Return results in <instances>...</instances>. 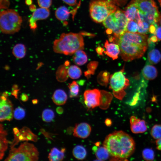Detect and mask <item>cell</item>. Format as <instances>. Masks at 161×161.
<instances>
[{
  "instance_id": "obj_1",
  "label": "cell",
  "mask_w": 161,
  "mask_h": 161,
  "mask_svg": "<svg viewBox=\"0 0 161 161\" xmlns=\"http://www.w3.org/2000/svg\"><path fill=\"white\" fill-rule=\"evenodd\" d=\"M148 39L145 34L127 31L118 38L111 37V41L119 45L120 55L126 61L140 58L144 55L148 47Z\"/></svg>"
},
{
  "instance_id": "obj_2",
  "label": "cell",
  "mask_w": 161,
  "mask_h": 161,
  "mask_svg": "<svg viewBox=\"0 0 161 161\" xmlns=\"http://www.w3.org/2000/svg\"><path fill=\"white\" fill-rule=\"evenodd\" d=\"M103 144L109 154L121 160L126 159L132 155L135 147L132 137L122 131H115L107 135Z\"/></svg>"
},
{
  "instance_id": "obj_3",
  "label": "cell",
  "mask_w": 161,
  "mask_h": 161,
  "mask_svg": "<svg viewBox=\"0 0 161 161\" xmlns=\"http://www.w3.org/2000/svg\"><path fill=\"white\" fill-rule=\"evenodd\" d=\"M131 2L136 7L135 19L138 23L145 22L157 27L161 16L153 0H132Z\"/></svg>"
},
{
  "instance_id": "obj_4",
  "label": "cell",
  "mask_w": 161,
  "mask_h": 161,
  "mask_svg": "<svg viewBox=\"0 0 161 161\" xmlns=\"http://www.w3.org/2000/svg\"><path fill=\"white\" fill-rule=\"evenodd\" d=\"M83 37L81 34L70 32L63 33L53 42L54 51L58 53L71 55L76 51L84 49Z\"/></svg>"
},
{
  "instance_id": "obj_5",
  "label": "cell",
  "mask_w": 161,
  "mask_h": 161,
  "mask_svg": "<svg viewBox=\"0 0 161 161\" xmlns=\"http://www.w3.org/2000/svg\"><path fill=\"white\" fill-rule=\"evenodd\" d=\"M128 21L124 11L117 10L108 16L103 24L107 34H113V37L117 38L126 31Z\"/></svg>"
},
{
  "instance_id": "obj_6",
  "label": "cell",
  "mask_w": 161,
  "mask_h": 161,
  "mask_svg": "<svg viewBox=\"0 0 161 161\" xmlns=\"http://www.w3.org/2000/svg\"><path fill=\"white\" fill-rule=\"evenodd\" d=\"M39 153L36 147L32 143L25 142L17 148H11L5 161H36Z\"/></svg>"
},
{
  "instance_id": "obj_7",
  "label": "cell",
  "mask_w": 161,
  "mask_h": 161,
  "mask_svg": "<svg viewBox=\"0 0 161 161\" xmlns=\"http://www.w3.org/2000/svg\"><path fill=\"white\" fill-rule=\"evenodd\" d=\"M117 10V6L110 0H93L89 4L90 16L94 21L98 23L103 22Z\"/></svg>"
},
{
  "instance_id": "obj_8",
  "label": "cell",
  "mask_w": 161,
  "mask_h": 161,
  "mask_svg": "<svg viewBox=\"0 0 161 161\" xmlns=\"http://www.w3.org/2000/svg\"><path fill=\"white\" fill-rule=\"evenodd\" d=\"M22 22L21 16L13 10L7 9L0 12V30L4 33L11 34L18 32Z\"/></svg>"
},
{
  "instance_id": "obj_9",
  "label": "cell",
  "mask_w": 161,
  "mask_h": 161,
  "mask_svg": "<svg viewBox=\"0 0 161 161\" xmlns=\"http://www.w3.org/2000/svg\"><path fill=\"white\" fill-rule=\"evenodd\" d=\"M123 69L116 72L110 77L109 88L112 90L114 96L120 100L126 95L124 90L129 85V80L123 74Z\"/></svg>"
},
{
  "instance_id": "obj_10",
  "label": "cell",
  "mask_w": 161,
  "mask_h": 161,
  "mask_svg": "<svg viewBox=\"0 0 161 161\" xmlns=\"http://www.w3.org/2000/svg\"><path fill=\"white\" fill-rule=\"evenodd\" d=\"M7 94L4 92L0 97V120L10 121L13 117V109L11 101L7 98Z\"/></svg>"
},
{
  "instance_id": "obj_11",
  "label": "cell",
  "mask_w": 161,
  "mask_h": 161,
  "mask_svg": "<svg viewBox=\"0 0 161 161\" xmlns=\"http://www.w3.org/2000/svg\"><path fill=\"white\" fill-rule=\"evenodd\" d=\"M100 97V91L97 89L87 90L84 93V102L89 109L99 106Z\"/></svg>"
},
{
  "instance_id": "obj_12",
  "label": "cell",
  "mask_w": 161,
  "mask_h": 161,
  "mask_svg": "<svg viewBox=\"0 0 161 161\" xmlns=\"http://www.w3.org/2000/svg\"><path fill=\"white\" fill-rule=\"evenodd\" d=\"M14 135V140L11 145V148L14 147L17 143L21 141L31 140L35 142L37 140V136L29 128L26 127L22 128L18 133Z\"/></svg>"
},
{
  "instance_id": "obj_13",
  "label": "cell",
  "mask_w": 161,
  "mask_h": 161,
  "mask_svg": "<svg viewBox=\"0 0 161 161\" xmlns=\"http://www.w3.org/2000/svg\"><path fill=\"white\" fill-rule=\"evenodd\" d=\"M49 14V10L48 9L41 7L36 9L34 11L29 20V26L31 29L35 30L37 27L36 21L47 18Z\"/></svg>"
},
{
  "instance_id": "obj_14",
  "label": "cell",
  "mask_w": 161,
  "mask_h": 161,
  "mask_svg": "<svg viewBox=\"0 0 161 161\" xmlns=\"http://www.w3.org/2000/svg\"><path fill=\"white\" fill-rule=\"evenodd\" d=\"M130 123L131 131L134 134L143 133L147 130L145 121L134 116L131 117Z\"/></svg>"
},
{
  "instance_id": "obj_15",
  "label": "cell",
  "mask_w": 161,
  "mask_h": 161,
  "mask_svg": "<svg viewBox=\"0 0 161 161\" xmlns=\"http://www.w3.org/2000/svg\"><path fill=\"white\" fill-rule=\"evenodd\" d=\"M91 131V128L89 124L86 123H80L75 126L73 134L75 137L86 138L89 135Z\"/></svg>"
},
{
  "instance_id": "obj_16",
  "label": "cell",
  "mask_w": 161,
  "mask_h": 161,
  "mask_svg": "<svg viewBox=\"0 0 161 161\" xmlns=\"http://www.w3.org/2000/svg\"><path fill=\"white\" fill-rule=\"evenodd\" d=\"M104 47L106 51L104 52L108 56L114 60L117 58L118 55L120 52V49L118 45L114 43H109L106 40Z\"/></svg>"
},
{
  "instance_id": "obj_17",
  "label": "cell",
  "mask_w": 161,
  "mask_h": 161,
  "mask_svg": "<svg viewBox=\"0 0 161 161\" xmlns=\"http://www.w3.org/2000/svg\"><path fill=\"white\" fill-rule=\"evenodd\" d=\"M7 132L4 130L3 125L1 123L0 128V159L1 160L4 156V153L8 147V142L7 139Z\"/></svg>"
},
{
  "instance_id": "obj_18",
  "label": "cell",
  "mask_w": 161,
  "mask_h": 161,
  "mask_svg": "<svg viewBox=\"0 0 161 161\" xmlns=\"http://www.w3.org/2000/svg\"><path fill=\"white\" fill-rule=\"evenodd\" d=\"M53 102L58 106L64 105L67 100V95L66 92L61 89H57L55 91L52 96Z\"/></svg>"
},
{
  "instance_id": "obj_19",
  "label": "cell",
  "mask_w": 161,
  "mask_h": 161,
  "mask_svg": "<svg viewBox=\"0 0 161 161\" xmlns=\"http://www.w3.org/2000/svg\"><path fill=\"white\" fill-rule=\"evenodd\" d=\"M142 73L145 79L147 80H151L154 79L157 77V71L154 66L148 64L144 67Z\"/></svg>"
},
{
  "instance_id": "obj_20",
  "label": "cell",
  "mask_w": 161,
  "mask_h": 161,
  "mask_svg": "<svg viewBox=\"0 0 161 161\" xmlns=\"http://www.w3.org/2000/svg\"><path fill=\"white\" fill-rule=\"evenodd\" d=\"M65 149L62 148L59 150L56 147L52 148L49 153L48 158L51 161H59L63 160L64 157Z\"/></svg>"
},
{
  "instance_id": "obj_21",
  "label": "cell",
  "mask_w": 161,
  "mask_h": 161,
  "mask_svg": "<svg viewBox=\"0 0 161 161\" xmlns=\"http://www.w3.org/2000/svg\"><path fill=\"white\" fill-rule=\"evenodd\" d=\"M101 97L99 106L100 108L105 109L108 108L111 101L112 96L108 92L101 91Z\"/></svg>"
},
{
  "instance_id": "obj_22",
  "label": "cell",
  "mask_w": 161,
  "mask_h": 161,
  "mask_svg": "<svg viewBox=\"0 0 161 161\" xmlns=\"http://www.w3.org/2000/svg\"><path fill=\"white\" fill-rule=\"evenodd\" d=\"M73 60L74 62L76 64L82 65L87 62V56L84 51L82 50H79L74 53Z\"/></svg>"
},
{
  "instance_id": "obj_23",
  "label": "cell",
  "mask_w": 161,
  "mask_h": 161,
  "mask_svg": "<svg viewBox=\"0 0 161 161\" xmlns=\"http://www.w3.org/2000/svg\"><path fill=\"white\" fill-rule=\"evenodd\" d=\"M12 53L16 58L21 59L24 57L26 54V48L25 45L21 44L15 45L12 50Z\"/></svg>"
},
{
  "instance_id": "obj_24",
  "label": "cell",
  "mask_w": 161,
  "mask_h": 161,
  "mask_svg": "<svg viewBox=\"0 0 161 161\" xmlns=\"http://www.w3.org/2000/svg\"><path fill=\"white\" fill-rule=\"evenodd\" d=\"M70 13V12L66 7L61 6L57 9L55 14L58 19L61 21H64L69 18Z\"/></svg>"
},
{
  "instance_id": "obj_25",
  "label": "cell",
  "mask_w": 161,
  "mask_h": 161,
  "mask_svg": "<svg viewBox=\"0 0 161 161\" xmlns=\"http://www.w3.org/2000/svg\"><path fill=\"white\" fill-rule=\"evenodd\" d=\"M161 59V54L157 49H153L148 52V60L151 64H155L160 62Z\"/></svg>"
},
{
  "instance_id": "obj_26",
  "label": "cell",
  "mask_w": 161,
  "mask_h": 161,
  "mask_svg": "<svg viewBox=\"0 0 161 161\" xmlns=\"http://www.w3.org/2000/svg\"><path fill=\"white\" fill-rule=\"evenodd\" d=\"M72 154L76 158L79 160H82L86 157L87 152L83 146L81 145H77L73 148Z\"/></svg>"
},
{
  "instance_id": "obj_27",
  "label": "cell",
  "mask_w": 161,
  "mask_h": 161,
  "mask_svg": "<svg viewBox=\"0 0 161 161\" xmlns=\"http://www.w3.org/2000/svg\"><path fill=\"white\" fill-rule=\"evenodd\" d=\"M136 10V6L131 1L124 11L125 15L128 21L134 20Z\"/></svg>"
},
{
  "instance_id": "obj_28",
  "label": "cell",
  "mask_w": 161,
  "mask_h": 161,
  "mask_svg": "<svg viewBox=\"0 0 161 161\" xmlns=\"http://www.w3.org/2000/svg\"><path fill=\"white\" fill-rule=\"evenodd\" d=\"M68 75L72 79H77L80 77L82 74L80 69L75 65L70 66L67 71Z\"/></svg>"
},
{
  "instance_id": "obj_29",
  "label": "cell",
  "mask_w": 161,
  "mask_h": 161,
  "mask_svg": "<svg viewBox=\"0 0 161 161\" xmlns=\"http://www.w3.org/2000/svg\"><path fill=\"white\" fill-rule=\"evenodd\" d=\"M109 153L107 149L104 146L96 148L95 150V155L97 159L102 161L108 159Z\"/></svg>"
},
{
  "instance_id": "obj_30",
  "label": "cell",
  "mask_w": 161,
  "mask_h": 161,
  "mask_svg": "<svg viewBox=\"0 0 161 161\" xmlns=\"http://www.w3.org/2000/svg\"><path fill=\"white\" fill-rule=\"evenodd\" d=\"M55 117L54 112L51 109H46L43 110L42 114L43 120L46 122L52 121Z\"/></svg>"
},
{
  "instance_id": "obj_31",
  "label": "cell",
  "mask_w": 161,
  "mask_h": 161,
  "mask_svg": "<svg viewBox=\"0 0 161 161\" xmlns=\"http://www.w3.org/2000/svg\"><path fill=\"white\" fill-rule=\"evenodd\" d=\"M68 87L69 89V96L71 97L76 96L79 92V86L75 81L69 83Z\"/></svg>"
},
{
  "instance_id": "obj_32",
  "label": "cell",
  "mask_w": 161,
  "mask_h": 161,
  "mask_svg": "<svg viewBox=\"0 0 161 161\" xmlns=\"http://www.w3.org/2000/svg\"><path fill=\"white\" fill-rule=\"evenodd\" d=\"M151 134L156 140L161 138V125L156 124L153 126L151 130Z\"/></svg>"
},
{
  "instance_id": "obj_33",
  "label": "cell",
  "mask_w": 161,
  "mask_h": 161,
  "mask_svg": "<svg viewBox=\"0 0 161 161\" xmlns=\"http://www.w3.org/2000/svg\"><path fill=\"white\" fill-rule=\"evenodd\" d=\"M142 156L144 159L146 161H152L154 159V151L150 148L144 149L142 152Z\"/></svg>"
},
{
  "instance_id": "obj_34",
  "label": "cell",
  "mask_w": 161,
  "mask_h": 161,
  "mask_svg": "<svg viewBox=\"0 0 161 161\" xmlns=\"http://www.w3.org/2000/svg\"><path fill=\"white\" fill-rule=\"evenodd\" d=\"M138 24L134 20L129 21L127 23L126 31L131 33H136L138 30Z\"/></svg>"
},
{
  "instance_id": "obj_35",
  "label": "cell",
  "mask_w": 161,
  "mask_h": 161,
  "mask_svg": "<svg viewBox=\"0 0 161 161\" xmlns=\"http://www.w3.org/2000/svg\"><path fill=\"white\" fill-rule=\"evenodd\" d=\"M25 112L23 108L20 107L16 108L13 112V117L17 120H21L25 116Z\"/></svg>"
},
{
  "instance_id": "obj_36",
  "label": "cell",
  "mask_w": 161,
  "mask_h": 161,
  "mask_svg": "<svg viewBox=\"0 0 161 161\" xmlns=\"http://www.w3.org/2000/svg\"><path fill=\"white\" fill-rule=\"evenodd\" d=\"M38 5L41 8L48 9L51 6L52 0H37Z\"/></svg>"
},
{
  "instance_id": "obj_37",
  "label": "cell",
  "mask_w": 161,
  "mask_h": 161,
  "mask_svg": "<svg viewBox=\"0 0 161 161\" xmlns=\"http://www.w3.org/2000/svg\"><path fill=\"white\" fill-rule=\"evenodd\" d=\"M10 5L9 0H0L1 9L7 8Z\"/></svg>"
},
{
  "instance_id": "obj_38",
  "label": "cell",
  "mask_w": 161,
  "mask_h": 161,
  "mask_svg": "<svg viewBox=\"0 0 161 161\" xmlns=\"http://www.w3.org/2000/svg\"><path fill=\"white\" fill-rule=\"evenodd\" d=\"M157 28V27L154 25L151 24L149 26V31L151 33L155 35Z\"/></svg>"
},
{
  "instance_id": "obj_39",
  "label": "cell",
  "mask_w": 161,
  "mask_h": 161,
  "mask_svg": "<svg viewBox=\"0 0 161 161\" xmlns=\"http://www.w3.org/2000/svg\"><path fill=\"white\" fill-rule=\"evenodd\" d=\"M70 6H73L77 3V0H62Z\"/></svg>"
},
{
  "instance_id": "obj_40",
  "label": "cell",
  "mask_w": 161,
  "mask_h": 161,
  "mask_svg": "<svg viewBox=\"0 0 161 161\" xmlns=\"http://www.w3.org/2000/svg\"><path fill=\"white\" fill-rule=\"evenodd\" d=\"M156 35L158 39L159 40H161V27H157Z\"/></svg>"
},
{
  "instance_id": "obj_41",
  "label": "cell",
  "mask_w": 161,
  "mask_h": 161,
  "mask_svg": "<svg viewBox=\"0 0 161 161\" xmlns=\"http://www.w3.org/2000/svg\"><path fill=\"white\" fill-rule=\"evenodd\" d=\"M148 40L151 42L155 43L157 41L158 38L157 36L153 35L151 36Z\"/></svg>"
},
{
  "instance_id": "obj_42",
  "label": "cell",
  "mask_w": 161,
  "mask_h": 161,
  "mask_svg": "<svg viewBox=\"0 0 161 161\" xmlns=\"http://www.w3.org/2000/svg\"><path fill=\"white\" fill-rule=\"evenodd\" d=\"M157 148L160 150H161V138L157 140L156 141Z\"/></svg>"
},
{
  "instance_id": "obj_43",
  "label": "cell",
  "mask_w": 161,
  "mask_h": 161,
  "mask_svg": "<svg viewBox=\"0 0 161 161\" xmlns=\"http://www.w3.org/2000/svg\"><path fill=\"white\" fill-rule=\"evenodd\" d=\"M21 99L23 101L25 102L28 100V97L26 94H23L21 96Z\"/></svg>"
},
{
  "instance_id": "obj_44",
  "label": "cell",
  "mask_w": 161,
  "mask_h": 161,
  "mask_svg": "<svg viewBox=\"0 0 161 161\" xmlns=\"http://www.w3.org/2000/svg\"><path fill=\"white\" fill-rule=\"evenodd\" d=\"M97 52L99 55H102L103 49L101 47H97L96 49Z\"/></svg>"
},
{
  "instance_id": "obj_45",
  "label": "cell",
  "mask_w": 161,
  "mask_h": 161,
  "mask_svg": "<svg viewBox=\"0 0 161 161\" xmlns=\"http://www.w3.org/2000/svg\"><path fill=\"white\" fill-rule=\"evenodd\" d=\"M105 123L106 125L108 126H109L111 125L112 122L110 119L107 118L106 120Z\"/></svg>"
},
{
  "instance_id": "obj_46",
  "label": "cell",
  "mask_w": 161,
  "mask_h": 161,
  "mask_svg": "<svg viewBox=\"0 0 161 161\" xmlns=\"http://www.w3.org/2000/svg\"><path fill=\"white\" fill-rule=\"evenodd\" d=\"M29 9L31 11H34L36 10L35 6L33 4H31L30 5Z\"/></svg>"
},
{
  "instance_id": "obj_47",
  "label": "cell",
  "mask_w": 161,
  "mask_h": 161,
  "mask_svg": "<svg viewBox=\"0 0 161 161\" xmlns=\"http://www.w3.org/2000/svg\"><path fill=\"white\" fill-rule=\"evenodd\" d=\"M56 112L59 114H62L63 112V110L61 107H58L56 109Z\"/></svg>"
},
{
  "instance_id": "obj_48",
  "label": "cell",
  "mask_w": 161,
  "mask_h": 161,
  "mask_svg": "<svg viewBox=\"0 0 161 161\" xmlns=\"http://www.w3.org/2000/svg\"><path fill=\"white\" fill-rule=\"evenodd\" d=\"M32 0H25V4L28 5H30L32 4Z\"/></svg>"
},
{
  "instance_id": "obj_49",
  "label": "cell",
  "mask_w": 161,
  "mask_h": 161,
  "mask_svg": "<svg viewBox=\"0 0 161 161\" xmlns=\"http://www.w3.org/2000/svg\"><path fill=\"white\" fill-rule=\"evenodd\" d=\"M19 130H18L17 128H14L13 129V131L14 134H17L19 131Z\"/></svg>"
},
{
  "instance_id": "obj_50",
  "label": "cell",
  "mask_w": 161,
  "mask_h": 161,
  "mask_svg": "<svg viewBox=\"0 0 161 161\" xmlns=\"http://www.w3.org/2000/svg\"><path fill=\"white\" fill-rule=\"evenodd\" d=\"M32 102L33 104H36L38 103V100L37 99H34L32 100Z\"/></svg>"
},
{
  "instance_id": "obj_51",
  "label": "cell",
  "mask_w": 161,
  "mask_h": 161,
  "mask_svg": "<svg viewBox=\"0 0 161 161\" xmlns=\"http://www.w3.org/2000/svg\"><path fill=\"white\" fill-rule=\"evenodd\" d=\"M160 6H161V0H158Z\"/></svg>"
},
{
  "instance_id": "obj_52",
  "label": "cell",
  "mask_w": 161,
  "mask_h": 161,
  "mask_svg": "<svg viewBox=\"0 0 161 161\" xmlns=\"http://www.w3.org/2000/svg\"><path fill=\"white\" fill-rule=\"evenodd\" d=\"M160 24H161V18L160 20Z\"/></svg>"
}]
</instances>
